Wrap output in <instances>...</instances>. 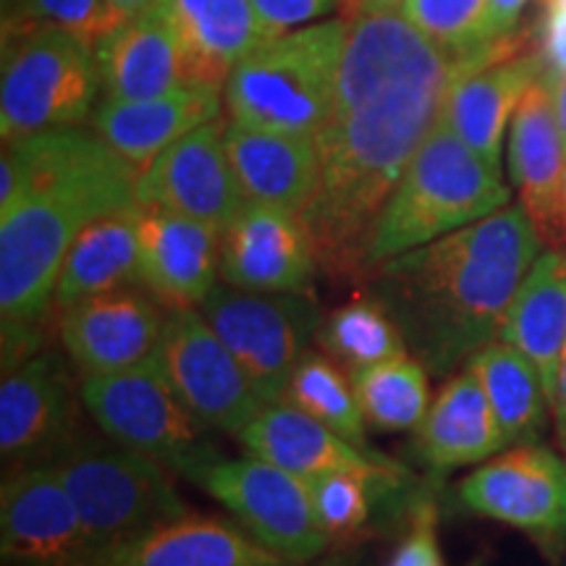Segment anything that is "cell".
I'll return each instance as SVG.
<instances>
[{"mask_svg": "<svg viewBox=\"0 0 566 566\" xmlns=\"http://www.w3.org/2000/svg\"><path fill=\"white\" fill-rule=\"evenodd\" d=\"M139 171L76 126L6 142L0 158L3 334L40 331L76 237L108 212L137 208Z\"/></svg>", "mask_w": 566, "mask_h": 566, "instance_id": "cell-1", "label": "cell"}, {"mask_svg": "<svg viewBox=\"0 0 566 566\" xmlns=\"http://www.w3.org/2000/svg\"><path fill=\"white\" fill-rule=\"evenodd\" d=\"M543 252L522 205L480 218L375 268L373 294L430 375L454 373L499 338L516 289Z\"/></svg>", "mask_w": 566, "mask_h": 566, "instance_id": "cell-2", "label": "cell"}, {"mask_svg": "<svg viewBox=\"0 0 566 566\" xmlns=\"http://www.w3.org/2000/svg\"><path fill=\"white\" fill-rule=\"evenodd\" d=\"M454 80L409 82L336 113L317 134L321 179L302 212L317 263L331 275L370 268V242L380 212L405 176L417 147L433 132Z\"/></svg>", "mask_w": 566, "mask_h": 566, "instance_id": "cell-3", "label": "cell"}, {"mask_svg": "<svg viewBox=\"0 0 566 566\" xmlns=\"http://www.w3.org/2000/svg\"><path fill=\"white\" fill-rule=\"evenodd\" d=\"M509 197L499 166L470 150L441 116L380 212L370 268L506 208Z\"/></svg>", "mask_w": 566, "mask_h": 566, "instance_id": "cell-4", "label": "cell"}, {"mask_svg": "<svg viewBox=\"0 0 566 566\" xmlns=\"http://www.w3.org/2000/svg\"><path fill=\"white\" fill-rule=\"evenodd\" d=\"M346 19L279 34L231 69L223 101L233 122L317 137L334 113Z\"/></svg>", "mask_w": 566, "mask_h": 566, "instance_id": "cell-5", "label": "cell"}, {"mask_svg": "<svg viewBox=\"0 0 566 566\" xmlns=\"http://www.w3.org/2000/svg\"><path fill=\"white\" fill-rule=\"evenodd\" d=\"M42 464L66 485L92 551L189 514L174 470L116 441L76 433Z\"/></svg>", "mask_w": 566, "mask_h": 566, "instance_id": "cell-6", "label": "cell"}, {"mask_svg": "<svg viewBox=\"0 0 566 566\" xmlns=\"http://www.w3.org/2000/svg\"><path fill=\"white\" fill-rule=\"evenodd\" d=\"M80 391L82 407L105 438L166 464L189 483L218 454L202 424L181 405L160 354L126 370L87 375Z\"/></svg>", "mask_w": 566, "mask_h": 566, "instance_id": "cell-7", "label": "cell"}, {"mask_svg": "<svg viewBox=\"0 0 566 566\" xmlns=\"http://www.w3.org/2000/svg\"><path fill=\"white\" fill-rule=\"evenodd\" d=\"M101 74L95 45L66 30H32L3 40V142L69 129L92 118Z\"/></svg>", "mask_w": 566, "mask_h": 566, "instance_id": "cell-8", "label": "cell"}, {"mask_svg": "<svg viewBox=\"0 0 566 566\" xmlns=\"http://www.w3.org/2000/svg\"><path fill=\"white\" fill-rule=\"evenodd\" d=\"M200 313L250 375L263 405L286 399L307 342L323 323L313 296L244 292L229 283L212 289Z\"/></svg>", "mask_w": 566, "mask_h": 566, "instance_id": "cell-9", "label": "cell"}, {"mask_svg": "<svg viewBox=\"0 0 566 566\" xmlns=\"http://www.w3.org/2000/svg\"><path fill=\"white\" fill-rule=\"evenodd\" d=\"M247 535L294 564L313 562L328 548L317 525L307 483L260 457H226L218 451L195 478Z\"/></svg>", "mask_w": 566, "mask_h": 566, "instance_id": "cell-10", "label": "cell"}, {"mask_svg": "<svg viewBox=\"0 0 566 566\" xmlns=\"http://www.w3.org/2000/svg\"><path fill=\"white\" fill-rule=\"evenodd\" d=\"M158 354L181 405L205 430L239 438L265 407L250 375L200 310L168 307Z\"/></svg>", "mask_w": 566, "mask_h": 566, "instance_id": "cell-11", "label": "cell"}, {"mask_svg": "<svg viewBox=\"0 0 566 566\" xmlns=\"http://www.w3.org/2000/svg\"><path fill=\"white\" fill-rule=\"evenodd\" d=\"M470 74L424 34L405 11L359 13L346 19L338 55L334 113H346L409 82L454 80Z\"/></svg>", "mask_w": 566, "mask_h": 566, "instance_id": "cell-12", "label": "cell"}, {"mask_svg": "<svg viewBox=\"0 0 566 566\" xmlns=\"http://www.w3.org/2000/svg\"><path fill=\"white\" fill-rule=\"evenodd\" d=\"M472 514L527 533L558 554L566 543V459L541 443H522L491 457L459 485Z\"/></svg>", "mask_w": 566, "mask_h": 566, "instance_id": "cell-13", "label": "cell"}, {"mask_svg": "<svg viewBox=\"0 0 566 566\" xmlns=\"http://www.w3.org/2000/svg\"><path fill=\"white\" fill-rule=\"evenodd\" d=\"M221 118L197 126L160 153L137 181L139 208H160L223 231L247 197L233 174Z\"/></svg>", "mask_w": 566, "mask_h": 566, "instance_id": "cell-14", "label": "cell"}, {"mask_svg": "<svg viewBox=\"0 0 566 566\" xmlns=\"http://www.w3.org/2000/svg\"><path fill=\"white\" fill-rule=\"evenodd\" d=\"M317 254L300 212L247 200L221 231V281L244 292H313Z\"/></svg>", "mask_w": 566, "mask_h": 566, "instance_id": "cell-15", "label": "cell"}, {"mask_svg": "<svg viewBox=\"0 0 566 566\" xmlns=\"http://www.w3.org/2000/svg\"><path fill=\"white\" fill-rule=\"evenodd\" d=\"M0 546L13 566H74L92 551L66 485L48 464L27 462L3 480Z\"/></svg>", "mask_w": 566, "mask_h": 566, "instance_id": "cell-16", "label": "cell"}, {"mask_svg": "<svg viewBox=\"0 0 566 566\" xmlns=\"http://www.w3.org/2000/svg\"><path fill=\"white\" fill-rule=\"evenodd\" d=\"M82 391L74 365L59 352H38L3 373L0 451L6 462H42L76 436Z\"/></svg>", "mask_w": 566, "mask_h": 566, "instance_id": "cell-17", "label": "cell"}, {"mask_svg": "<svg viewBox=\"0 0 566 566\" xmlns=\"http://www.w3.org/2000/svg\"><path fill=\"white\" fill-rule=\"evenodd\" d=\"M160 304L150 292L129 286L61 310L59 336L69 363L87 378L155 357L168 315Z\"/></svg>", "mask_w": 566, "mask_h": 566, "instance_id": "cell-18", "label": "cell"}, {"mask_svg": "<svg viewBox=\"0 0 566 566\" xmlns=\"http://www.w3.org/2000/svg\"><path fill=\"white\" fill-rule=\"evenodd\" d=\"M509 171L543 244L566 250V147L543 76L514 111Z\"/></svg>", "mask_w": 566, "mask_h": 566, "instance_id": "cell-19", "label": "cell"}, {"mask_svg": "<svg viewBox=\"0 0 566 566\" xmlns=\"http://www.w3.org/2000/svg\"><path fill=\"white\" fill-rule=\"evenodd\" d=\"M139 283L166 307H195L221 275V231L160 208L137 210Z\"/></svg>", "mask_w": 566, "mask_h": 566, "instance_id": "cell-20", "label": "cell"}, {"mask_svg": "<svg viewBox=\"0 0 566 566\" xmlns=\"http://www.w3.org/2000/svg\"><path fill=\"white\" fill-rule=\"evenodd\" d=\"M244 451L265 459L292 475L307 480L331 470H359L394 483L405 478V467L375 449H359L317 422L289 399L265 405L239 436Z\"/></svg>", "mask_w": 566, "mask_h": 566, "instance_id": "cell-21", "label": "cell"}, {"mask_svg": "<svg viewBox=\"0 0 566 566\" xmlns=\"http://www.w3.org/2000/svg\"><path fill=\"white\" fill-rule=\"evenodd\" d=\"M74 566H300L218 516L179 520L90 551Z\"/></svg>", "mask_w": 566, "mask_h": 566, "instance_id": "cell-22", "label": "cell"}, {"mask_svg": "<svg viewBox=\"0 0 566 566\" xmlns=\"http://www.w3.org/2000/svg\"><path fill=\"white\" fill-rule=\"evenodd\" d=\"M95 59L108 101H145L189 84L187 53L160 0L105 32Z\"/></svg>", "mask_w": 566, "mask_h": 566, "instance_id": "cell-23", "label": "cell"}, {"mask_svg": "<svg viewBox=\"0 0 566 566\" xmlns=\"http://www.w3.org/2000/svg\"><path fill=\"white\" fill-rule=\"evenodd\" d=\"M216 118H221V90L208 84H184L145 101L103 97L92 111V129L142 174L174 142Z\"/></svg>", "mask_w": 566, "mask_h": 566, "instance_id": "cell-24", "label": "cell"}, {"mask_svg": "<svg viewBox=\"0 0 566 566\" xmlns=\"http://www.w3.org/2000/svg\"><path fill=\"white\" fill-rule=\"evenodd\" d=\"M223 139L247 200L300 216L307 210L321 179V150L315 137L263 129L231 118Z\"/></svg>", "mask_w": 566, "mask_h": 566, "instance_id": "cell-25", "label": "cell"}, {"mask_svg": "<svg viewBox=\"0 0 566 566\" xmlns=\"http://www.w3.org/2000/svg\"><path fill=\"white\" fill-rule=\"evenodd\" d=\"M543 71H546V59L541 42L472 71L446 95L443 122L470 150H475L491 166H499L501 139L509 118L525 92L541 82Z\"/></svg>", "mask_w": 566, "mask_h": 566, "instance_id": "cell-26", "label": "cell"}, {"mask_svg": "<svg viewBox=\"0 0 566 566\" xmlns=\"http://www.w3.org/2000/svg\"><path fill=\"white\" fill-rule=\"evenodd\" d=\"M187 53L189 84L226 87L231 69L275 34L252 0H160Z\"/></svg>", "mask_w": 566, "mask_h": 566, "instance_id": "cell-27", "label": "cell"}, {"mask_svg": "<svg viewBox=\"0 0 566 566\" xmlns=\"http://www.w3.org/2000/svg\"><path fill=\"white\" fill-rule=\"evenodd\" d=\"M417 454L430 470L449 472L480 464L506 449L485 388L472 367L451 375L417 428Z\"/></svg>", "mask_w": 566, "mask_h": 566, "instance_id": "cell-28", "label": "cell"}, {"mask_svg": "<svg viewBox=\"0 0 566 566\" xmlns=\"http://www.w3.org/2000/svg\"><path fill=\"white\" fill-rule=\"evenodd\" d=\"M499 338L537 367L551 399L566 349V250L541 252L509 304Z\"/></svg>", "mask_w": 566, "mask_h": 566, "instance_id": "cell-29", "label": "cell"}, {"mask_svg": "<svg viewBox=\"0 0 566 566\" xmlns=\"http://www.w3.org/2000/svg\"><path fill=\"white\" fill-rule=\"evenodd\" d=\"M137 208L108 212L84 229L63 260L53 304L66 310L90 296L139 283Z\"/></svg>", "mask_w": 566, "mask_h": 566, "instance_id": "cell-30", "label": "cell"}, {"mask_svg": "<svg viewBox=\"0 0 566 566\" xmlns=\"http://www.w3.org/2000/svg\"><path fill=\"white\" fill-rule=\"evenodd\" d=\"M480 378L506 446L537 443L548 420L551 399L537 367L504 338L485 344L467 363Z\"/></svg>", "mask_w": 566, "mask_h": 566, "instance_id": "cell-31", "label": "cell"}, {"mask_svg": "<svg viewBox=\"0 0 566 566\" xmlns=\"http://www.w3.org/2000/svg\"><path fill=\"white\" fill-rule=\"evenodd\" d=\"M401 11L470 74L535 45L530 32H514L512 38L491 42L488 0H407Z\"/></svg>", "mask_w": 566, "mask_h": 566, "instance_id": "cell-32", "label": "cell"}, {"mask_svg": "<svg viewBox=\"0 0 566 566\" xmlns=\"http://www.w3.org/2000/svg\"><path fill=\"white\" fill-rule=\"evenodd\" d=\"M428 367L415 354L349 373L367 424L384 433L417 430L430 409Z\"/></svg>", "mask_w": 566, "mask_h": 566, "instance_id": "cell-33", "label": "cell"}, {"mask_svg": "<svg viewBox=\"0 0 566 566\" xmlns=\"http://www.w3.org/2000/svg\"><path fill=\"white\" fill-rule=\"evenodd\" d=\"M315 342L321 344L323 354L349 373L409 352L399 323L375 294L357 296L323 317Z\"/></svg>", "mask_w": 566, "mask_h": 566, "instance_id": "cell-34", "label": "cell"}, {"mask_svg": "<svg viewBox=\"0 0 566 566\" xmlns=\"http://www.w3.org/2000/svg\"><path fill=\"white\" fill-rule=\"evenodd\" d=\"M286 399L304 409L317 422L328 424L346 441L370 449L367 446V420L354 394L352 378H346L342 367L328 354L310 349L296 365L292 386Z\"/></svg>", "mask_w": 566, "mask_h": 566, "instance_id": "cell-35", "label": "cell"}, {"mask_svg": "<svg viewBox=\"0 0 566 566\" xmlns=\"http://www.w3.org/2000/svg\"><path fill=\"white\" fill-rule=\"evenodd\" d=\"M315 520L328 541L359 535L373 514V483H388L359 470H331L307 478Z\"/></svg>", "mask_w": 566, "mask_h": 566, "instance_id": "cell-36", "label": "cell"}, {"mask_svg": "<svg viewBox=\"0 0 566 566\" xmlns=\"http://www.w3.org/2000/svg\"><path fill=\"white\" fill-rule=\"evenodd\" d=\"M32 30H66L95 45L108 32L105 0H3V40Z\"/></svg>", "mask_w": 566, "mask_h": 566, "instance_id": "cell-37", "label": "cell"}, {"mask_svg": "<svg viewBox=\"0 0 566 566\" xmlns=\"http://www.w3.org/2000/svg\"><path fill=\"white\" fill-rule=\"evenodd\" d=\"M388 566H443L433 504L424 501V504L415 506L412 525L399 541V546L394 548Z\"/></svg>", "mask_w": 566, "mask_h": 566, "instance_id": "cell-38", "label": "cell"}, {"mask_svg": "<svg viewBox=\"0 0 566 566\" xmlns=\"http://www.w3.org/2000/svg\"><path fill=\"white\" fill-rule=\"evenodd\" d=\"M252 6L260 21L279 38L294 27L328 17L342 6V0H252Z\"/></svg>", "mask_w": 566, "mask_h": 566, "instance_id": "cell-39", "label": "cell"}, {"mask_svg": "<svg viewBox=\"0 0 566 566\" xmlns=\"http://www.w3.org/2000/svg\"><path fill=\"white\" fill-rule=\"evenodd\" d=\"M541 51L546 59V69L566 71V9L554 6L548 11L546 24L541 32Z\"/></svg>", "mask_w": 566, "mask_h": 566, "instance_id": "cell-40", "label": "cell"}, {"mask_svg": "<svg viewBox=\"0 0 566 566\" xmlns=\"http://www.w3.org/2000/svg\"><path fill=\"white\" fill-rule=\"evenodd\" d=\"M522 9H525V0H488V34H491V42L512 38Z\"/></svg>", "mask_w": 566, "mask_h": 566, "instance_id": "cell-41", "label": "cell"}, {"mask_svg": "<svg viewBox=\"0 0 566 566\" xmlns=\"http://www.w3.org/2000/svg\"><path fill=\"white\" fill-rule=\"evenodd\" d=\"M551 415H554L558 449H562L566 457V349L562 354V363H558L554 396H551Z\"/></svg>", "mask_w": 566, "mask_h": 566, "instance_id": "cell-42", "label": "cell"}, {"mask_svg": "<svg viewBox=\"0 0 566 566\" xmlns=\"http://www.w3.org/2000/svg\"><path fill=\"white\" fill-rule=\"evenodd\" d=\"M543 84L548 87L551 105H554V116L558 124V132H562L564 147H566V71H543Z\"/></svg>", "mask_w": 566, "mask_h": 566, "instance_id": "cell-43", "label": "cell"}, {"mask_svg": "<svg viewBox=\"0 0 566 566\" xmlns=\"http://www.w3.org/2000/svg\"><path fill=\"white\" fill-rule=\"evenodd\" d=\"M155 0H105V21H108V30H113L122 21L137 17L139 11H145L147 6H153Z\"/></svg>", "mask_w": 566, "mask_h": 566, "instance_id": "cell-44", "label": "cell"}, {"mask_svg": "<svg viewBox=\"0 0 566 566\" xmlns=\"http://www.w3.org/2000/svg\"><path fill=\"white\" fill-rule=\"evenodd\" d=\"M407 0H342V6L349 11V17H359V13H378V11H401Z\"/></svg>", "mask_w": 566, "mask_h": 566, "instance_id": "cell-45", "label": "cell"}, {"mask_svg": "<svg viewBox=\"0 0 566 566\" xmlns=\"http://www.w3.org/2000/svg\"><path fill=\"white\" fill-rule=\"evenodd\" d=\"M323 566H363V564L354 562V558H349V556H342V554H338V556H331L328 562H325Z\"/></svg>", "mask_w": 566, "mask_h": 566, "instance_id": "cell-46", "label": "cell"}, {"mask_svg": "<svg viewBox=\"0 0 566 566\" xmlns=\"http://www.w3.org/2000/svg\"><path fill=\"white\" fill-rule=\"evenodd\" d=\"M556 3H558V6H564V9H566V0H556Z\"/></svg>", "mask_w": 566, "mask_h": 566, "instance_id": "cell-47", "label": "cell"}, {"mask_svg": "<svg viewBox=\"0 0 566 566\" xmlns=\"http://www.w3.org/2000/svg\"><path fill=\"white\" fill-rule=\"evenodd\" d=\"M470 566H480V564H470Z\"/></svg>", "mask_w": 566, "mask_h": 566, "instance_id": "cell-48", "label": "cell"}]
</instances>
